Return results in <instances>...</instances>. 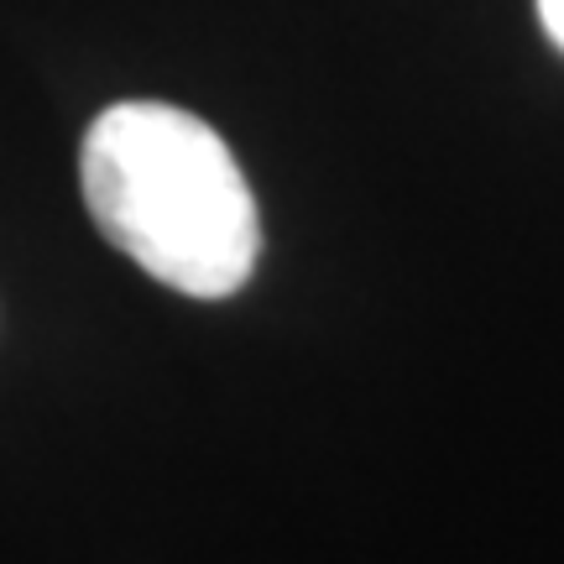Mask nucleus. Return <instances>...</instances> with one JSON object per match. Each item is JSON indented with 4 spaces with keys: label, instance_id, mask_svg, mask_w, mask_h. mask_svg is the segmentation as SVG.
I'll return each mask as SVG.
<instances>
[{
    "label": "nucleus",
    "instance_id": "obj_1",
    "mask_svg": "<svg viewBox=\"0 0 564 564\" xmlns=\"http://www.w3.org/2000/svg\"><path fill=\"white\" fill-rule=\"evenodd\" d=\"M89 220L116 251L188 299H230L262 257L241 162L215 126L162 100L100 110L79 152Z\"/></svg>",
    "mask_w": 564,
    "mask_h": 564
},
{
    "label": "nucleus",
    "instance_id": "obj_2",
    "mask_svg": "<svg viewBox=\"0 0 564 564\" xmlns=\"http://www.w3.org/2000/svg\"><path fill=\"white\" fill-rule=\"evenodd\" d=\"M539 21H544V32L554 37V47L564 53V0H539Z\"/></svg>",
    "mask_w": 564,
    "mask_h": 564
}]
</instances>
